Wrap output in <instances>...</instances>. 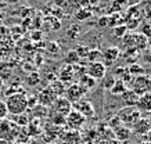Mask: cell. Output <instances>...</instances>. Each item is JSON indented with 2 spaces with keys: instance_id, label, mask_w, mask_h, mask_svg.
<instances>
[{
  "instance_id": "6da1fadb",
  "label": "cell",
  "mask_w": 151,
  "mask_h": 144,
  "mask_svg": "<svg viewBox=\"0 0 151 144\" xmlns=\"http://www.w3.org/2000/svg\"><path fill=\"white\" fill-rule=\"evenodd\" d=\"M6 107L7 111L11 115H22L28 111L27 108V96L25 93H17V94H11L7 97L6 100Z\"/></svg>"
},
{
  "instance_id": "7a4b0ae2",
  "label": "cell",
  "mask_w": 151,
  "mask_h": 144,
  "mask_svg": "<svg viewBox=\"0 0 151 144\" xmlns=\"http://www.w3.org/2000/svg\"><path fill=\"white\" fill-rule=\"evenodd\" d=\"M122 39H124V43L126 44V47L133 49V50H136V51L146 50L147 44H148V39H147L143 33L134 32V31L128 32Z\"/></svg>"
},
{
  "instance_id": "3957f363",
  "label": "cell",
  "mask_w": 151,
  "mask_h": 144,
  "mask_svg": "<svg viewBox=\"0 0 151 144\" xmlns=\"http://www.w3.org/2000/svg\"><path fill=\"white\" fill-rule=\"evenodd\" d=\"M129 85H130V90L134 92L137 96L151 93V76H148L146 74L133 78Z\"/></svg>"
},
{
  "instance_id": "277c9868",
  "label": "cell",
  "mask_w": 151,
  "mask_h": 144,
  "mask_svg": "<svg viewBox=\"0 0 151 144\" xmlns=\"http://www.w3.org/2000/svg\"><path fill=\"white\" fill-rule=\"evenodd\" d=\"M119 121L122 123H128V125H133L142 118V114L137 111L136 107H124L118 112Z\"/></svg>"
},
{
  "instance_id": "5b68a950",
  "label": "cell",
  "mask_w": 151,
  "mask_h": 144,
  "mask_svg": "<svg viewBox=\"0 0 151 144\" xmlns=\"http://www.w3.org/2000/svg\"><path fill=\"white\" fill-rule=\"evenodd\" d=\"M86 93H87L86 89H83L79 83H73V85H71L68 89H65L64 94H65V98H67L71 104H73V102L82 100L83 96Z\"/></svg>"
},
{
  "instance_id": "8992f818",
  "label": "cell",
  "mask_w": 151,
  "mask_h": 144,
  "mask_svg": "<svg viewBox=\"0 0 151 144\" xmlns=\"http://www.w3.org/2000/svg\"><path fill=\"white\" fill-rule=\"evenodd\" d=\"M51 110H53V114H60V115L67 116L72 111V104L64 96H61V97L55 98L54 102L51 104Z\"/></svg>"
},
{
  "instance_id": "52a82bcc",
  "label": "cell",
  "mask_w": 151,
  "mask_h": 144,
  "mask_svg": "<svg viewBox=\"0 0 151 144\" xmlns=\"http://www.w3.org/2000/svg\"><path fill=\"white\" fill-rule=\"evenodd\" d=\"M105 74H107V67L104 65V62H90L86 67V75L93 78L96 82L99 79H103Z\"/></svg>"
},
{
  "instance_id": "ba28073f",
  "label": "cell",
  "mask_w": 151,
  "mask_h": 144,
  "mask_svg": "<svg viewBox=\"0 0 151 144\" xmlns=\"http://www.w3.org/2000/svg\"><path fill=\"white\" fill-rule=\"evenodd\" d=\"M85 122H86V118L75 110H72L65 116V125H68V128H71L72 130H78L79 128H82Z\"/></svg>"
},
{
  "instance_id": "9c48e42d",
  "label": "cell",
  "mask_w": 151,
  "mask_h": 144,
  "mask_svg": "<svg viewBox=\"0 0 151 144\" xmlns=\"http://www.w3.org/2000/svg\"><path fill=\"white\" fill-rule=\"evenodd\" d=\"M72 110L78 111L79 114H82L85 118H90V116H94V107L93 104L89 100H79V101L73 102L72 104Z\"/></svg>"
},
{
  "instance_id": "30bf717a",
  "label": "cell",
  "mask_w": 151,
  "mask_h": 144,
  "mask_svg": "<svg viewBox=\"0 0 151 144\" xmlns=\"http://www.w3.org/2000/svg\"><path fill=\"white\" fill-rule=\"evenodd\" d=\"M36 98H37V104H40L43 107H51V104L54 102L57 96H55L54 92L47 86L46 89H43L40 93H39V96H36Z\"/></svg>"
},
{
  "instance_id": "8fae6325",
  "label": "cell",
  "mask_w": 151,
  "mask_h": 144,
  "mask_svg": "<svg viewBox=\"0 0 151 144\" xmlns=\"http://www.w3.org/2000/svg\"><path fill=\"white\" fill-rule=\"evenodd\" d=\"M112 133H114V139L121 141V143H124V141H128L130 137H132V130L126 128V126L121 125L118 128H115L112 130Z\"/></svg>"
},
{
  "instance_id": "7c38bea8",
  "label": "cell",
  "mask_w": 151,
  "mask_h": 144,
  "mask_svg": "<svg viewBox=\"0 0 151 144\" xmlns=\"http://www.w3.org/2000/svg\"><path fill=\"white\" fill-rule=\"evenodd\" d=\"M136 108H137V111L140 112V114H142V112H151V93L139 96Z\"/></svg>"
},
{
  "instance_id": "4fadbf2b",
  "label": "cell",
  "mask_w": 151,
  "mask_h": 144,
  "mask_svg": "<svg viewBox=\"0 0 151 144\" xmlns=\"http://www.w3.org/2000/svg\"><path fill=\"white\" fill-rule=\"evenodd\" d=\"M119 53H121V51H119L118 47H107L101 54H103V60H104L105 64H111V62H114V61L118 58Z\"/></svg>"
},
{
  "instance_id": "5bb4252c",
  "label": "cell",
  "mask_w": 151,
  "mask_h": 144,
  "mask_svg": "<svg viewBox=\"0 0 151 144\" xmlns=\"http://www.w3.org/2000/svg\"><path fill=\"white\" fill-rule=\"evenodd\" d=\"M132 128H133L134 135H139V136H144V135H147V133L150 132L148 122H147V119H144V118H140L136 123H133Z\"/></svg>"
},
{
  "instance_id": "9a60e30c",
  "label": "cell",
  "mask_w": 151,
  "mask_h": 144,
  "mask_svg": "<svg viewBox=\"0 0 151 144\" xmlns=\"http://www.w3.org/2000/svg\"><path fill=\"white\" fill-rule=\"evenodd\" d=\"M121 97H122V100H124L125 107H136L137 100H139V96L134 93V92H132L130 89H128Z\"/></svg>"
},
{
  "instance_id": "2e32d148",
  "label": "cell",
  "mask_w": 151,
  "mask_h": 144,
  "mask_svg": "<svg viewBox=\"0 0 151 144\" xmlns=\"http://www.w3.org/2000/svg\"><path fill=\"white\" fill-rule=\"evenodd\" d=\"M129 7V1L128 0H112V4H111L110 13L111 14H121L126 11V9Z\"/></svg>"
},
{
  "instance_id": "e0dca14e",
  "label": "cell",
  "mask_w": 151,
  "mask_h": 144,
  "mask_svg": "<svg viewBox=\"0 0 151 144\" xmlns=\"http://www.w3.org/2000/svg\"><path fill=\"white\" fill-rule=\"evenodd\" d=\"M126 90H128V86H126V83H125L124 80H121V79L115 80L114 86L110 89V92L114 94V96H122Z\"/></svg>"
},
{
  "instance_id": "ac0fdd59",
  "label": "cell",
  "mask_w": 151,
  "mask_h": 144,
  "mask_svg": "<svg viewBox=\"0 0 151 144\" xmlns=\"http://www.w3.org/2000/svg\"><path fill=\"white\" fill-rule=\"evenodd\" d=\"M75 76L73 75V68L71 67V65H65L64 68L61 69V72H60V82H63V83H65V82H68V80H72V78Z\"/></svg>"
},
{
  "instance_id": "d6986e66",
  "label": "cell",
  "mask_w": 151,
  "mask_h": 144,
  "mask_svg": "<svg viewBox=\"0 0 151 144\" xmlns=\"http://www.w3.org/2000/svg\"><path fill=\"white\" fill-rule=\"evenodd\" d=\"M49 87L54 92V94L57 96V97H61V96H64L65 93V83H63V82H60V80H53L50 85H49Z\"/></svg>"
},
{
  "instance_id": "ffe728a7",
  "label": "cell",
  "mask_w": 151,
  "mask_h": 144,
  "mask_svg": "<svg viewBox=\"0 0 151 144\" xmlns=\"http://www.w3.org/2000/svg\"><path fill=\"white\" fill-rule=\"evenodd\" d=\"M93 15L90 7H86V9H78L75 11V18L78 21H86Z\"/></svg>"
},
{
  "instance_id": "44dd1931",
  "label": "cell",
  "mask_w": 151,
  "mask_h": 144,
  "mask_svg": "<svg viewBox=\"0 0 151 144\" xmlns=\"http://www.w3.org/2000/svg\"><path fill=\"white\" fill-rule=\"evenodd\" d=\"M79 85H81L83 89L89 90V89H93L94 86H96V80L93 79V78H90V76H87V75L85 74V75H82V76H81V79H79Z\"/></svg>"
},
{
  "instance_id": "7402d4cb",
  "label": "cell",
  "mask_w": 151,
  "mask_h": 144,
  "mask_svg": "<svg viewBox=\"0 0 151 144\" xmlns=\"http://www.w3.org/2000/svg\"><path fill=\"white\" fill-rule=\"evenodd\" d=\"M108 17V27H119V25H124V17L122 14H111L107 15Z\"/></svg>"
},
{
  "instance_id": "603a6c76",
  "label": "cell",
  "mask_w": 151,
  "mask_h": 144,
  "mask_svg": "<svg viewBox=\"0 0 151 144\" xmlns=\"http://www.w3.org/2000/svg\"><path fill=\"white\" fill-rule=\"evenodd\" d=\"M126 69H128L129 75H130L132 78H136V76H140V75H144V74H146V72H144V68H143V67H140L139 64L129 65Z\"/></svg>"
},
{
  "instance_id": "cb8c5ba5",
  "label": "cell",
  "mask_w": 151,
  "mask_h": 144,
  "mask_svg": "<svg viewBox=\"0 0 151 144\" xmlns=\"http://www.w3.org/2000/svg\"><path fill=\"white\" fill-rule=\"evenodd\" d=\"M79 61H81V58H79V56L76 54V51L75 50H71V51L67 53V57H65V62H67V65L73 67V65H78Z\"/></svg>"
},
{
  "instance_id": "d4e9b609",
  "label": "cell",
  "mask_w": 151,
  "mask_h": 144,
  "mask_svg": "<svg viewBox=\"0 0 151 144\" xmlns=\"http://www.w3.org/2000/svg\"><path fill=\"white\" fill-rule=\"evenodd\" d=\"M87 60L90 61V62H101V58H103V54H101L100 50H97V49H93V50H89L87 53Z\"/></svg>"
},
{
  "instance_id": "484cf974",
  "label": "cell",
  "mask_w": 151,
  "mask_h": 144,
  "mask_svg": "<svg viewBox=\"0 0 151 144\" xmlns=\"http://www.w3.org/2000/svg\"><path fill=\"white\" fill-rule=\"evenodd\" d=\"M32 111H33V115H35L36 119H40V118H45V116L49 115V110H47V107H43V105H40V104H37Z\"/></svg>"
},
{
  "instance_id": "4316f807",
  "label": "cell",
  "mask_w": 151,
  "mask_h": 144,
  "mask_svg": "<svg viewBox=\"0 0 151 144\" xmlns=\"http://www.w3.org/2000/svg\"><path fill=\"white\" fill-rule=\"evenodd\" d=\"M50 122L54 126H64L65 125V116L60 115V114H51Z\"/></svg>"
},
{
  "instance_id": "83f0119b",
  "label": "cell",
  "mask_w": 151,
  "mask_h": 144,
  "mask_svg": "<svg viewBox=\"0 0 151 144\" xmlns=\"http://www.w3.org/2000/svg\"><path fill=\"white\" fill-rule=\"evenodd\" d=\"M79 32H81V28H79L78 25H72V27L67 31V36L73 40V39H76V37L79 36Z\"/></svg>"
},
{
  "instance_id": "f1b7e54d",
  "label": "cell",
  "mask_w": 151,
  "mask_h": 144,
  "mask_svg": "<svg viewBox=\"0 0 151 144\" xmlns=\"http://www.w3.org/2000/svg\"><path fill=\"white\" fill-rule=\"evenodd\" d=\"M112 29H114V35L116 37H124L125 35L129 32L128 28H126L125 25H119V27H115V28H112Z\"/></svg>"
},
{
  "instance_id": "f546056e",
  "label": "cell",
  "mask_w": 151,
  "mask_h": 144,
  "mask_svg": "<svg viewBox=\"0 0 151 144\" xmlns=\"http://www.w3.org/2000/svg\"><path fill=\"white\" fill-rule=\"evenodd\" d=\"M89 50H90V49H89V47H86V46H83V44H82V46H78L76 49H75V51H76V54L79 56V58H81V60H82V58H86Z\"/></svg>"
},
{
  "instance_id": "4dcf8cb0",
  "label": "cell",
  "mask_w": 151,
  "mask_h": 144,
  "mask_svg": "<svg viewBox=\"0 0 151 144\" xmlns=\"http://www.w3.org/2000/svg\"><path fill=\"white\" fill-rule=\"evenodd\" d=\"M36 105H37L36 96H29V97H27V108H28V111H32Z\"/></svg>"
},
{
  "instance_id": "1f68e13d",
  "label": "cell",
  "mask_w": 151,
  "mask_h": 144,
  "mask_svg": "<svg viewBox=\"0 0 151 144\" xmlns=\"http://www.w3.org/2000/svg\"><path fill=\"white\" fill-rule=\"evenodd\" d=\"M40 82V78H39V75L35 72V74H31L29 75V78L27 79V83L29 85V86H35V85H37Z\"/></svg>"
},
{
  "instance_id": "d6a6232c",
  "label": "cell",
  "mask_w": 151,
  "mask_h": 144,
  "mask_svg": "<svg viewBox=\"0 0 151 144\" xmlns=\"http://www.w3.org/2000/svg\"><path fill=\"white\" fill-rule=\"evenodd\" d=\"M14 119L17 121V123H18L19 126H27L28 123H29V119L27 118L25 114H22V115H15L14 116Z\"/></svg>"
},
{
  "instance_id": "836d02e7",
  "label": "cell",
  "mask_w": 151,
  "mask_h": 144,
  "mask_svg": "<svg viewBox=\"0 0 151 144\" xmlns=\"http://www.w3.org/2000/svg\"><path fill=\"white\" fill-rule=\"evenodd\" d=\"M144 36L148 39V37H151V22H144L142 25V32Z\"/></svg>"
},
{
  "instance_id": "e575fe53",
  "label": "cell",
  "mask_w": 151,
  "mask_h": 144,
  "mask_svg": "<svg viewBox=\"0 0 151 144\" xmlns=\"http://www.w3.org/2000/svg\"><path fill=\"white\" fill-rule=\"evenodd\" d=\"M103 79H104V87L105 89H111L112 86H114L115 80H116L115 79V76H112V75H111V76H104Z\"/></svg>"
},
{
  "instance_id": "d590c367",
  "label": "cell",
  "mask_w": 151,
  "mask_h": 144,
  "mask_svg": "<svg viewBox=\"0 0 151 144\" xmlns=\"http://www.w3.org/2000/svg\"><path fill=\"white\" fill-rule=\"evenodd\" d=\"M46 50H47V51H50V53H53V54H55V53H58V51H60V46H58V43H55V42H50V43H47V44H46Z\"/></svg>"
},
{
  "instance_id": "8d00e7d4",
  "label": "cell",
  "mask_w": 151,
  "mask_h": 144,
  "mask_svg": "<svg viewBox=\"0 0 151 144\" xmlns=\"http://www.w3.org/2000/svg\"><path fill=\"white\" fill-rule=\"evenodd\" d=\"M7 115H9V111H7V107H6V102L0 100V121H3Z\"/></svg>"
},
{
  "instance_id": "74e56055",
  "label": "cell",
  "mask_w": 151,
  "mask_h": 144,
  "mask_svg": "<svg viewBox=\"0 0 151 144\" xmlns=\"http://www.w3.org/2000/svg\"><path fill=\"white\" fill-rule=\"evenodd\" d=\"M121 125H122V122L119 121V118H118V116H114V118H111L110 122H108V126H110V128H112V130H114L115 128H118V126H121Z\"/></svg>"
},
{
  "instance_id": "f35d334b",
  "label": "cell",
  "mask_w": 151,
  "mask_h": 144,
  "mask_svg": "<svg viewBox=\"0 0 151 144\" xmlns=\"http://www.w3.org/2000/svg\"><path fill=\"white\" fill-rule=\"evenodd\" d=\"M99 25H100V27H108V17H107V15L100 17V18H99Z\"/></svg>"
},
{
  "instance_id": "ab89813d",
  "label": "cell",
  "mask_w": 151,
  "mask_h": 144,
  "mask_svg": "<svg viewBox=\"0 0 151 144\" xmlns=\"http://www.w3.org/2000/svg\"><path fill=\"white\" fill-rule=\"evenodd\" d=\"M53 4H54L55 7L61 9V7H64V6L67 4V0H53Z\"/></svg>"
},
{
  "instance_id": "60d3db41",
  "label": "cell",
  "mask_w": 151,
  "mask_h": 144,
  "mask_svg": "<svg viewBox=\"0 0 151 144\" xmlns=\"http://www.w3.org/2000/svg\"><path fill=\"white\" fill-rule=\"evenodd\" d=\"M79 9H86V7H90L89 6V0H78Z\"/></svg>"
},
{
  "instance_id": "b9f144b4",
  "label": "cell",
  "mask_w": 151,
  "mask_h": 144,
  "mask_svg": "<svg viewBox=\"0 0 151 144\" xmlns=\"http://www.w3.org/2000/svg\"><path fill=\"white\" fill-rule=\"evenodd\" d=\"M31 37H32L33 40H40V39H42V32H40V31H35V32H32Z\"/></svg>"
},
{
  "instance_id": "7bdbcfd3",
  "label": "cell",
  "mask_w": 151,
  "mask_h": 144,
  "mask_svg": "<svg viewBox=\"0 0 151 144\" xmlns=\"http://www.w3.org/2000/svg\"><path fill=\"white\" fill-rule=\"evenodd\" d=\"M100 1L101 0H89V6H93V7H94V6H97Z\"/></svg>"
},
{
  "instance_id": "ee69618b",
  "label": "cell",
  "mask_w": 151,
  "mask_h": 144,
  "mask_svg": "<svg viewBox=\"0 0 151 144\" xmlns=\"http://www.w3.org/2000/svg\"><path fill=\"white\" fill-rule=\"evenodd\" d=\"M107 144H124V143H121V141H118V140H115V139H110Z\"/></svg>"
},
{
  "instance_id": "f6af8a7d",
  "label": "cell",
  "mask_w": 151,
  "mask_h": 144,
  "mask_svg": "<svg viewBox=\"0 0 151 144\" xmlns=\"http://www.w3.org/2000/svg\"><path fill=\"white\" fill-rule=\"evenodd\" d=\"M3 85H4V82H3V79H1V78H0V92H1V90H3Z\"/></svg>"
},
{
  "instance_id": "bcb514c9",
  "label": "cell",
  "mask_w": 151,
  "mask_h": 144,
  "mask_svg": "<svg viewBox=\"0 0 151 144\" xmlns=\"http://www.w3.org/2000/svg\"><path fill=\"white\" fill-rule=\"evenodd\" d=\"M147 122H148V128H150V132H151V115L148 116V119H147Z\"/></svg>"
},
{
  "instance_id": "7dc6e473",
  "label": "cell",
  "mask_w": 151,
  "mask_h": 144,
  "mask_svg": "<svg viewBox=\"0 0 151 144\" xmlns=\"http://www.w3.org/2000/svg\"><path fill=\"white\" fill-rule=\"evenodd\" d=\"M137 144H150V143H147V141H140V143H137Z\"/></svg>"
},
{
  "instance_id": "c3c4849f",
  "label": "cell",
  "mask_w": 151,
  "mask_h": 144,
  "mask_svg": "<svg viewBox=\"0 0 151 144\" xmlns=\"http://www.w3.org/2000/svg\"><path fill=\"white\" fill-rule=\"evenodd\" d=\"M15 144H19V143H15Z\"/></svg>"
}]
</instances>
